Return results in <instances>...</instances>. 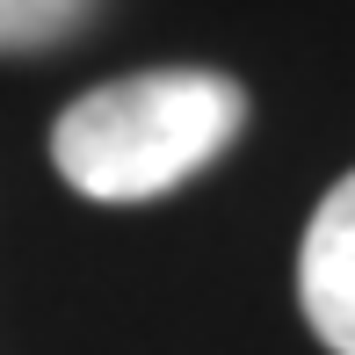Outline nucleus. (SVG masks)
<instances>
[{
	"mask_svg": "<svg viewBox=\"0 0 355 355\" xmlns=\"http://www.w3.org/2000/svg\"><path fill=\"white\" fill-rule=\"evenodd\" d=\"M297 304L334 355H355V174L327 189L297 247Z\"/></svg>",
	"mask_w": 355,
	"mask_h": 355,
	"instance_id": "2",
	"label": "nucleus"
},
{
	"mask_svg": "<svg viewBox=\"0 0 355 355\" xmlns=\"http://www.w3.org/2000/svg\"><path fill=\"white\" fill-rule=\"evenodd\" d=\"M102 0H0V58L15 51H51V44L80 37Z\"/></svg>",
	"mask_w": 355,
	"mask_h": 355,
	"instance_id": "3",
	"label": "nucleus"
},
{
	"mask_svg": "<svg viewBox=\"0 0 355 355\" xmlns=\"http://www.w3.org/2000/svg\"><path fill=\"white\" fill-rule=\"evenodd\" d=\"M247 131V87L203 66L123 73L66 102L51 123V167L87 203H153L196 182Z\"/></svg>",
	"mask_w": 355,
	"mask_h": 355,
	"instance_id": "1",
	"label": "nucleus"
}]
</instances>
